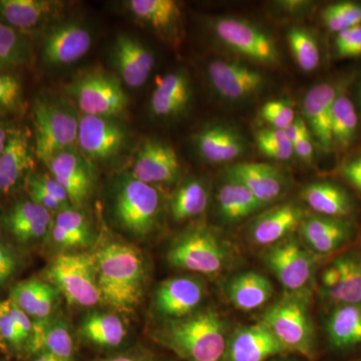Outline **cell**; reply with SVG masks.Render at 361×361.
I'll return each mask as SVG.
<instances>
[{"mask_svg":"<svg viewBox=\"0 0 361 361\" xmlns=\"http://www.w3.org/2000/svg\"><path fill=\"white\" fill-rule=\"evenodd\" d=\"M299 230L306 245L319 255L338 250L353 235V225L346 218L319 215L303 219Z\"/></svg>","mask_w":361,"mask_h":361,"instance_id":"4316f807","label":"cell"},{"mask_svg":"<svg viewBox=\"0 0 361 361\" xmlns=\"http://www.w3.org/2000/svg\"><path fill=\"white\" fill-rule=\"evenodd\" d=\"M305 291L287 294L263 315L262 322L286 350L307 357L314 353L315 332Z\"/></svg>","mask_w":361,"mask_h":361,"instance_id":"277c9868","label":"cell"},{"mask_svg":"<svg viewBox=\"0 0 361 361\" xmlns=\"http://www.w3.org/2000/svg\"><path fill=\"white\" fill-rule=\"evenodd\" d=\"M225 177L243 185L263 205L278 200L287 190L284 176L268 164H235L226 169Z\"/></svg>","mask_w":361,"mask_h":361,"instance_id":"7402d4cb","label":"cell"},{"mask_svg":"<svg viewBox=\"0 0 361 361\" xmlns=\"http://www.w3.org/2000/svg\"><path fill=\"white\" fill-rule=\"evenodd\" d=\"M44 164L51 177L66 190L71 206L77 209L84 206L92 193L96 177L90 161L80 149L77 147L63 149Z\"/></svg>","mask_w":361,"mask_h":361,"instance_id":"5bb4252c","label":"cell"},{"mask_svg":"<svg viewBox=\"0 0 361 361\" xmlns=\"http://www.w3.org/2000/svg\"><path fill=\"white\" fill-rule=\"evenodd\" d=\"M329 342L336 348L361 343V304L336 306L326 322Z\"/></svg>","mask_w":361,"mask_h":361,"instance_id":"8d00e7d4","label":"cell"},{"mask_svg":"<svg viewBox=\"0 0 361 361\" xmlns=\"http://www.w3.org/2000/svg\"><path fill=\"white\" fill-rule=\"evenodd\" d=\"M334 44L339 58L361 56V25L337 33Z\"/></svg>","mask_w":361,"mask_h":361,"instance_id":"7dc6e473","label":"cell"},{"mask_svg":"<svg viewBox=\"0 0 361 361\" xmlns=\"http://www.w3.org/2000/svg\"><path fill=\"white\" fill-rule=\"evenodd\" d=\"M322 16L327 30L339 33L361 25V4L351 1L337 2L327 6Z\"/></svg>","mask_w":361,"mask_h":361,"instance_id":"b9f144b4","label":"cell"},{"mask_svg":"<svg viewBox=\"0 0 361 361\" xmlns=\"http://www.w3.org/2000/svg\"><path fill=\"white\" fill-rule=\"evenodd\" d=\"M229 250L208 227L194 226L176 237L167 252L173 267L200 273L218 274L227 265Z\"/></svg>","mask_w":361,"mask_h":361,"instance_id":"8992f818","label":"cell"},{"mask_svg":"<svg viewBox=\"0 0 361 361\" xmlns=\"http://www.w3.org/2000/svg\"><path fill=\"white\" fill-rule=\"evenodd\" d=\"M32 59V45L27 37L0 23V71L30 65Z\"/></svg>","mask_w":361,"mask_h":361,"instance_id":"ab89813d","label":"cell"},{"mask_svg":"<svg viewBox=\"0 0 361 361\" xmlns=\"http://www.w3.org/2000/svg\"><path fill=\"white\" fill-rule=\"evenodd\" d=\"M66 6L59 0H0V18L2 23L26 35L54 25Z\"/></svg>","mask_w":361,"mask_h":361,"instance_id":"d6986e66","label":"cell"},{"mask_svg":"<svg viewBox=\"0 0 361 361\" xmlns=\"http://www.w3.org/2000/svg\"><path fill=\"white\" fill-rule=\"evenodd\" d=\"M163 204V196L156 186L135 179L128 172L116 180L111 216L122 231L135 239H144L158 227Z\"/></svg>","mask_w":361,"mask_h":361,"instance_id":"3957f363","label":"cell"},{"mask_svg":"<svg viewBox=\"0 0 361 361\" xmlns=\"http://www.w3.org/2000/svg\"><path fill=\"white\" fill-rule=\"evenodd\" d=\"M302 198L311 210L319 216L346 218L353 212L350 196L343 188L334 183H312L304 188Z\"/></svg>","mask_w":361,"mask_h":361,"instance_id":"1f68e13d","label":"cell"},{"mask_svg":"<svg viewBox=\"0 0 361 361\" xmlns=\"http://www.w3.org/2000/svg\"><path fill=\"white\" fill-rule=\"evenodd\" d=\"M35 125V154L47 163L63 149L75 147L80 118L71 106L39 97L33 106Z\"/></svg>","mask_w":361,"mask_h":361,"instance_id":"52a82bcc","label":"cell"},{"mask_svg":"<svg viewBox=\"0 0 361 361\" xmlns=\"http://www.w3.org/2000/svg\"><path fill=\"white\" fill-rule=\"evenodd\" d=\"M47 276L70 305L90 308L102 301L94 254H59L47 268Z\"/></svg>","mask_w":361,"mask_h":361,"instance_id":"5b68a950","label":"cell"},{"mask_svg":"<svg viewBox=\"0 0 361 361\" xmlns=\"http://www.w3.org/2000/svg\"><path fill=\"white\" fill-rule=\"evenodd\" d=\"M90 221L80 209L68 207L56 213L49 238L61 250L87 248L94 241Z\"/></svg>","mask_w":361,"mask_h":361,"instance_id":"f546056e","label":"cell"},{"mask_svg":"<svg viewBox=\"0 0 361 361\" xmlns=\"http://www.w3.org/2000/svg\"><path fill=\"white\" fill-rule=\"evenodd\" d=\"M273 292L269 279L253 271L233 277L226 288L230 302L242 311L258 310L270 300Z\"/></svg>","mask_w":361,"mask_h":361,"instance_id":"4dcf8cb0","label":"cell"},{"mask_svg":"<svg viewBox=\"0 0 361 361\" xmlns=\"http://www.w3.org/2000/svg\"><path fill=\"white\" fill-rule=\"evenodd\" d=\"M208 203L209 192L205 183L192 178L183 183L173 195L171 215L178 222L193 219L205 212Z\"/></svg>","mask_w":361,"mask_h":361,"instance_id":"74e56055","label":"cell"},{"mask_svg":"<svg viewBox=\"0 0 361 361\" xmlns=\"http://www.w3.org/2000/svg\"><path fill=\"white\" fill-rule=\"evenodd\" d=\"M286 348L261 322L240 329L228 341L227 361H265L286 353Z\"/></svg>","mask_w":361,"mask_h":361,"instance_id":"603a6c76","label":"cell"},{"mask_svg":"<svg viewBox=\"0 0 361 361\" xmlns=\"http://www.w3.org/2000/svg\"><path fill=\"white\" fill-rule=\"evenodd\" d=\"M9 299L32 320H44L56 314L59 292L49 282L26 280L14 285Z\"/></svg>","mask_w":361,"mask_h":361,"instance_id":"f1b7e54d","label":"cell"},{"mask_svg":"<svg viewBox=\"0 0 361 361\" xmlns=\"http://www.w3.org/2000/svg\"><path fill=\"white\" fill-rule=\"evenodd\" d=\"M358 103H360V109H361V84L360 87V90H358Z\"/></svg>","mask_w":361,"mask_h":361,"instance_id":"94428289","label":"cell"},{"mask_svg":"<svg viewBox=\"0 0 361 361\" xmlns=\"http://www.w3.org/2000/svg\"><path fill=\"white\" fill-rule=\"evenodd\" d=\"M33 167L27 133L11 130L6 148L0 155V194H8L27 182Z\"/></svg>","mask_w":361,"mask_h":361,"instance_id":"cb8c5ba5","label":"cell"},{"mask_svg":"<svg viewBox=\"0 0 361 361\" xmlns=\"http://www.w3.org/2000/svg\"><path fill=\"white\" fill-rule=\"evenodd\" d=\"M26 186H27L28 193H30V200L35 202V203L39 204V206L44 207L47 211L51 213H59V211L66 209L65 207L61 205L58 201L54 200L52 197L49 196L44 189H42L32 179L28 178L27 182H26Z\"/></svg>","mask_w":361,"mask_h":361,"instance_id":"816d5d0a","label":"cell"},{"mask_svg":"<svg viewBox=\"0 0 361 361\" xmlns=\"http://www.w3.org/2000/svg\"><path fill=\"white\" fill-rule=\"evenodd\" d=\"M52 222L51 213L32 200L18 202L2 219V224L6 228L32 223L51 226Z\"/></svg>","mask_w":361,"mask_h":361,"instance_id":"ee69618b","label":"cell"},{"mask_svg":"<svg viewBox=\"0 0 361 361\" xmlns=\"http://www.w3.org/2000/svg\"><path fill=\"white\" fill-rule=\"evenodd\" d=\"M264 261L290 293L303 291L314 270V257L295 240H285L271 246L266 251Z\"/></svg>","mask_w":361,"mask_h":361,"instance_id":"7c38bea8","label":"cell"},{"mask_svg":"<svg viewBox=\"0 0 361 361\" xmlns=\"http://www.w3.org/2000/svg\"><path fill=\"white\" fill-rule=\"evenodd\" d=\"M20 258L8 242L0 237V288L20 270Z\"/></svg>","mask_w":361,"mask_h":361,"instance_id":"c3c4849f","label":"cell"},{"mask_svg":"<svg viewBox=\"0 0 361 361\" xmlns=\"http://www.w3.org/2000/svg\"><path fill=\"white\" fill-rule=\"evenodd\" d=\"M80 334L94 345L113 348L123 343L128 332L122 318L116 313L90 311L80 322Z\"/></svg>","mask_w":361,"mask_h":361,"instance_id":"d6a6232c","label":"cell"},{"mask_svg":"<svg viewBox=\"0 0 361 361\" xmlns=\"http://www.w3.org/2000/svg\"><path fill=\"white\" fill-rule=\"evenodd\" d=\"M180 172V163L175 149L160 140H148L137 149L130 173L135 179L156 186L175 182Z\"/></svg>","mask_w":361,"mask_h":361,"instance_id":"e0dca14e","label":"cell"},{"mask_svg":"<svg viewBox=\"0 0 361 361\" xmlns=\"http://www.w3.org/2000/svg\"><path fill=\"white\" fill-rule=\"evenodd\" d=\"M294 154L304 161H311L314 154V145H313L311 135L303 137L293 144Z\"/></svg>","mask_w":361,"mask_h":361,"instance_id":"11a10c76","label":"cell"},{"mask_svg":"<svg viewBox=\"0 0 361 361\" xmlns=\"http://www.w3.org/2000/svg\"><path fill=\"white\" fill-rule=\"evenodd\" d=\"M127 130L116 118L82 115L77 145L90 161H108L122 151Z\"/></svg>","mask_w":361,"mask_h":361,"instance_id":"8fae6325","label":"cell"},{"mask_svg":"<svg viewBox=\"0 0 361 361\" xmlns=\"http://www.w3.org/2000/svg\"><path fill=\"white\" fill-rule=\"evenodd\" d=\"M287 40L299 68L304 73L314 71L320 63L319 47L314 35L305 28L293 26L287 32Z\"/></svg>","mask_w":361,"mask_h":361,"instance_id":"60d3db41","label":"cell"},{"mask_svg":"<svg viewBox=\"0 0 361 361\" xmlns=\"http://www.w3.org/2000/svg\"><path fill=\"white\" fill-rule=\"evenodd\" d=\"M256 142L261 153L276 161H288L294 155L293 145L283 130L264 129L259 130Z\"/></svg>","mask_w":361,"mask_h":361,"instance_id":"7bdbcfd3","label":"cell"},{"mask_svg":"<svg viewBox=\"0 0 361 361\" xmlns=\"http://www.w3.org/2000/svg\"><path fill=\"white\" fill-rule=\"evenodd\" d=\"M193 90L186 71H170L158 78L149 99V111L158 118H175L184 115L191 104Z\"/></svg>","mask_w":361,"mask_h":361,"instance_id":"44dd1931","label":"cell"},{"mask_svg":"<svg viewBox=\"0 0 361 361\" xmlns=\"http://www.w3.org/2000/svg\"><path fill=\"white\" fill-rule=\"evenodd\" d=\"M217 203L221 218L229 223L245 219L265 206L246 187L228 178L219 188Z\"/></svg>","mask_w":361,"mask_h":361,"instance_id":"e575fe53","label":"cell"},{"mask_svg":"<svg viewBox=\"0 0 361 361\" xmlns=\"http://www.w3.org/2000/svg\"><path fill=\"white\" fill-rule=\"evenodd\" d=\"M23 92L20 78L0 71V111L18 113L23 109Z\"/></svg>","mask_w":361,"mask_h":361,"instance_id":"f6af8a7d","label":"cell"},{"mask_svg":"<svg viewBox=\"0 0 361 361\" xmlns=\"http://www.w3.org/2000/svg\"><path fill=\"white\" fill-rule=\"evenodd\" d=\"M339 92L341 90L336 85L322 82L311 87L303 99L302 110L306 125L324 149H330L334 146L332 106Z\"/></svg>","mask_w":361,"mask_h":361,"instance_id":"484cf974","label":"cell"},{"mask_svg":"<svg viewBox=\"0 0 361 361\" xmlns=\"http://www.w3.org/2000/svg\"><path fill=\"white\" fill-rule=\"evenodd\" d=\"M32 332V318L11 299L0 300V350H25Z\"/></svg>","mask_w":361,"mask_h":361,"instance_id":"836d02e7","label":"cell"},{"mask_svg":"<svg viewBox=\"0 0 361 361\" xmlns=\"http://www.w3.org/2000/svg\"><path fill=\"white\" fill-rule=\"evenodd\" d=\"M103 361H142L139 357L135 355H123L115 356V357L109 358V360Z\"/></svg>","mask_w":361,"mask_h":361,"instance_id":"680465c9","label":"cell"},{"mask_svg":"<svg viewBox=\"0 0 361 361\" xmlns=\"http://www.w3.org/2000/svg\"><path fill=\"white\" fill-rule=\"evenodd\" d=\"M211 30L221 44L244 58L264 66H276L280 56L269 33L243 18L223 16L211 21Z\"/></svg>","mask_w":361,"mask_h":361,"instance_id":"9c48e42d","label":"cell"},{"mask_svg":"<svg viewBox=\"0 0 361 361\" xmlns=\"http://www.w3.org/2000/svg\"><path fill=\"white\" fill-rule=\"evenodd\" d=\"M197 154L210 164L237 160L245 152V141L238 130L225 123H208L193 137Z\"/></svg>","mask_w":361,"mask_h":361,"instance_id":"ffe728a7","label":"cell"},{"mask_svg":"<svg viewBox=\"0 0 361 361\" xmlns=\"http://www.w3.org/2000/svg\"><path fill=\"white\" fill-rule=\"evenodd\" d=\"M303 221V210L296 204L275 207L252 223L250 237L257 245L273 246L291 234Z\"/></svg>","mask_w":361,"mask_h":361,"instance_id":"83f0119b","label":"cell"},{"mask_svg":"<svg viewBox=\"0 0 361 361\" xmlns=\"http://www.w3.org/2000/svg\"><path fill=\"white\" fill-rule=\"evenodd\" d=\"M11 130H13V129H11V128L7 126V123L0 118V155H1L4 148H6Z\"/></svg>","mask_w":361,"mask_h":361,"instance_id":"9f6ffc18","label":"cell"},{"mask_svg":"<svg viewBox=\"0 0 361 361\" xmlns=\"http://www.w3.org/2000/svg\"><path fill=\"white\" fill-rule=\"evenodd\" d=\"M338 269V279L334 288L323 293L334 305L361 304V259L346 254L334 261Z\"/></svg>","mask_w":361,"mask_h":361,"instance_id":"d590c367","label":"cell"},{"mask_svg":"<svg viewBox=\"0 0 361 361\" xmlns=\"http://www.w3.org/2000/svg\"><path fill=\"white\" fill-rule=\"evenodd\" d=\"M341 174L349 184L361 192V156L355 157L342 166Z\"/></svg>","mask_w":361,"mask_h":361,"instance_id":"f5cc1de1","label":"cell"},{"mask_svg":"<svg viewBox=\"0 0 361 361\" xmlns=\"http://www.w3.org/2000/svg\"><path fill=\"white\" fill-rule=\"evenodd\" d=\"M111 61L123 84L139 89L148 80L156 59L141 40L130 35H118L111 47Z\"/></svg>","mask_w":361,"mask_h":361,"instance_id":"2e32d148","label":"cell"},{"mask_svg":"<svg viewBox=\"0 0 361 361\" xmlns=\"http://www.w3.org/2000/svg\"><path fill=\"white\" fill-rule=\"evenodd\" d=\"M358 116L355 104L344 92L337 94L331 115V135L334 145L346 149L355 142L357 134Z\"/></svg>","mask_w":361,"mask_h":361,"instance_id":"f35d334b","label":"cell"},{"mask_svg":"<svg viewBox=\"0 0 361 361\" xmlns=\"http://www.w3.org/2000/svg\"><path fill=\"white\" fill-rule=\"evenodd\" d=\"M26 351L32 355H51L63 361H73L75 343L68 322L61 315L32 320V332Z\"/></svg>","mask_w":361,"mask_h":361,"instance_id":"d4e9b609","label":"cell"},{"mask_svg":"<svg viewBox=\"0 0 361 361\" xmlns=\"http://www.w3.org/2000/svg\"><path fill=\"white\" fill-rule=\"evenodd\" d=\"M82 115L118 118L129 104L120 78L103 71H90L73 78L66 87Z\"/></svg>","mask_w":361,"mask_h":361,"instance_id":"ba28073f","label":"cell"},{"mask_svg":"<svg viewBox=\"0 0 361 361\" xmlns=\"http://www.w3.org/2000/svg\"><path fill=\"white\" fill-rule=\"evenodd\" d=\"M102 301L118 313L137 310L144 295L146 265L141 252L111 241L94 254Z\"/></svg>","mask_w":361,"mask_h":361,"instance_id":"6da1fadb","label":"cell"},{"mask_svg":"<svg viewBox=\"0 0 361 361\" xmlns=\"http://www.w3.org/2000/svg\"><path fill=\"white\" fill-rule=\"evenodd\" d=\"M92 45V33L78 20L59 21L45 32L42 59L45 66L61 68L84 58Z\"/></svg>","mask_w":361,"mask_h":361,"instance_id":"30bf717a","label":"cell"},{"mask_svg":"<svg viewBox=\"0 0 361 361\" xmlns=\"http://www.w3.org/2000/svg\"><path fill=\"white\" fill-rule=\"evenodd\" d=\"M153 336L183 360L227 361V329L216 311H196L180 319L168 320L155 330Z\"/></svg>","mask_w":361,"mask_h":361,"instance_id":"7a4b0ae2","label":"cell"},{"mask_svg":"<svg viewBox=\"0 0 361 361\" xmlns=\"http://www.w3.org/2000/svg\"><path fill=\"white\" fill-rule=\"evenodd\" d=\"M35 361H63L59 360L56 356L47 355V353H44V355H39V357L37 358Z\"/></svg>","mask_w":361,"mask_h":361,"instance_id":"91938a15","label":"cell"},{"mask_svg":"<svg viewBox=\"0 0 361 361\" xmlns=\"http://www.w3.org/2000/svg\"><path fill=\"white\" fill-rule=\"evenodd\" d=\"M30 178L42 189H44L49 196L52 197L54 200L59 202L61 206L65 207V208H68V207L71 206L70 198H68V195L66 193L63 187L61 186V184L54 179L51 177V174H35L30 175Z\"/></svg>","mask_w":361,"mask_h":361,"instance_id":"f907efd6","label":"cell"},{"mask_svg":"<svg viewBox=\"0 0 361 361\" xmlns=\"http://www.w3.org/2000/svg\"><path fill=\"white\" fill-rule=\"evenodd\" d=\"M123 11L135 23L148 28L170 44H180L183 37V13L175 0H126Z\"/></svg>","mask_w":361,"mask_h":361,"instance_id":"4fadbf2b","label":"cell"},{"mask_svg":"<svg viewBox=\"0 0 361 361\" xmlns=\"http://www.w3.org/2000/svg\"><path fill=\"white\" fill-rule=\"evenodd\" d=\"M284 132L289 141L292 142V145L299 141V140L307 137V135H311L310 130L308 129L305 121L300 118H295V121L289 127H287Z\"/></svg>","mask_w":361,"mask_h":361,"instance_id":"db71d44e","label":"cell"},{"mask_svg":"<svg viewBox=\"0 0 361 361\" xmlns=\"http://www.w3.org/2000/svg\"><path fill=\"white\" fill-rule=\"evenodd\" d=\"M310 6L306 1H281L280 6L283 7L288 13H299Z\"/></svg>","mask_w":361,"mask_h":361,"instance_id":"6f0895ef","label":"cell"},{"mask_svg":"<svg viewBox=\"0 0 361 361\" xmlns=\"http://www.w3.org/2000/svg\"><path fill=\"white\" fill-rule=\"evenodd\" d=\"M205 297V286L191 276H177L161 282L154 295V306L168 320L180 319L196 312Z\"/></svg>","mask_w":361,"mask_h":361,"instance_id":"ac0fdd59","label":"cell"},{"mask_svg":"<svg viewBox=\"0 0 361 361\" xmlns=\"http://www.w3.org/2000/svg\"><path fill=\"white\" fill-rule=\"evenodd\" d=\"M207 77L214 92L230 102H242L259 94L265 87L260 71L237 61L215 59L207 66Z\"/></svg>","mask_w":361,"mask_h":361,"instance_id":"9a60e30c","label":"cell"},{"mask_svg":"<svg viewBox=\"0 0 361 361\" xmlns=\"http://www.w3.org/2000/svg\"><path fill=\"white\" fill-rule=\"evenodd\" d=\"M261 118L278 130H285L295 121L293 106L288 101L273 99L261 108Z\"/></svg>","mask_w":361,"mask_h":361,"instance_id":"bcb514c9","label":"cell"},{"mask_svg":"<svg viewBox=\"0 0 361 361\" xmlns=\"http://www.w3.org/2000/svg\"><path fill=\"white\" fill-rule=\"evenodd\" d=\"M51 228V226L32 223V224L11 226L6 229L21 243H32V242L47 238Z\"/></svg>","mask_w":361,"mask_h":361,"instance_id":"681fc988","label":"cell"}]
</instances>
